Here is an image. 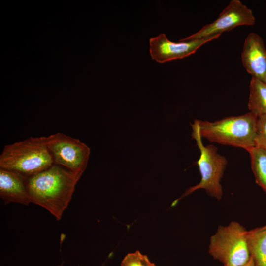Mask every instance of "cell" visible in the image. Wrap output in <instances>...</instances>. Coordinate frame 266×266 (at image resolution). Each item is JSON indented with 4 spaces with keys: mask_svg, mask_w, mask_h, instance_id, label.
<instances>
[{
    "mask_svg": "<svg viewBox=\"0 0 266 266\" xmlns=\"http://www.w3.org/2000/svg\"><path fill=\"white\" fill-rule=\"evenodd\" d=\"M81 176L54 164L39 173L28 177L31 202L47 209L57 220H60Z\"/></svg>",
    "mask_w": 266,
    "mask_h": 266,
    "instance_id": "1",
    "label": "cell"
},
{
    "mask_svg": "<svg viewBox=\"0 0 266 266\" xmlns=\"http://www.w3.org/2000/svg\"><path fill=\"white\" fill-rule=\"evenodd\" d=\"M54 164L44 136L30 137L5 145L0 155V168L29 177Z\"/></svg>",
    "mask_w": 266,
    "mask_h": 266,
    "instance_id": "2",
    "label": "cell"
},
{
    "mask_svg": "<svg viewBox=\"0 0 266 266\" xmlns=\"http://www.w3.org/2000/svg\"><path fill=\"white\" fill-rule=\"evenodd\" d=\"M258 116L252 112L214 122L197 120L201 137L248 151L255 146Z\"/></svg>",
    "mask_w": 266,
    "mask_h": 266,
    "instance_id": "3",
    "label": "cell"
},
{
    "mask_svg": "<svg viewBox=\"0 0 266 266\" xmlns=\"http://www.w3.org/2000/svg\"><path fill=\"white\" fill-rule=\"evenodd\" d=\"M191 126L192 138L196 141L200 153L197 165L201 178L199 183L187 189L175 202L200 189L205 190L210 196L220 200L223 195L220 181L228 163L227 159L217 152V148L215 146H204L197 120L191 124Z\"/></svg>",
    "mask_w": 266,
    "mask_h": 266,
    "instance_id": "4",
    "label": "cell"
},
{
    "mask_svg": "<svg viewBox=\"0 0 266 266\" xmlns=\"http://www.w3.org/2000/svg\"><path fill=\"white\" fill-rule=\"evenodd\" d=\"M247 233L245 228L235 221L219 226L210 238L208 253L225 266H242L250 257Z\"/></svg>",
    "mask_w": 266,
    "mask_h": 266,
    "instance_id": "5",
    "label": "cell"
},
{
    "mask_svg": "<svg viewBox=\"0 0 266 266\" xmlns=\"http://www.w3.org/2000/svg\"><path fill=\"white\" fill-rule=\"evenodd\" d=\"M44 138L54 164L82 175L90 154V149L85 143L59 132Z\"/></svg>",
    "mask_w": 266,
    "mask_h": 266,
    "instance_id": "6",
    "label": "cell"
},
{
    "mask_svg": "<svg viewBox=\"0 0 266 266\" xmlns=\"http://www.w3.org/2000/svg\"><path fill=\"white\" fill-rule=\"evenodd\" d=\"M256 19L251 9L239 0H232L213 22L203 26L199 31L179 41H189L221 34L240 26H253Z\"/></svg>",
    "mask_w": 266,
    "mask_h": 266,
    "instance_id": "7",
    "label": "cell"
},
{
    "mask_svg": "<svg viewBox=\"0 0 266 266\" xmlns=\"http://www.w3.org/2000/svg\"><path fill=\"white\" fill-rule=\"evenodd\" d=\"M217 34L204 38L174 42L161 33L149 39V52L152 59L160 63L181 59L194 54L204 44L220 37Z\"/></svg>",
    "mask_w": 266,
    "mask_h": 266,
    "instance_id": "8",
    "label": "cell"
},
{
    "mask_svg": "<svg viewBox=\"0 0 266 266\" xmlns=\"http://www.w3.org/2000/svg\"><path fill=\"white\" fill-rule=\"evenodd\" d=\"M241 61L252 77L266 83V49L262 38L251 32L244 40Z\"/></svg>",
    "mask_w": 266,
    "mask_h": 266,
    "instance_id": "9",
    "label": "cell"
},
{
    "mask_svg": "<svg viewBox=\"0 0 266 266\" xmlns=\"http://www.w3.org/2000/svg\"><path fill=\"white\" fill-rule=\"evenodd\" d=\"M28 177L0 168V197L5 204L14 202L28 205L31 202Z\"/></svg>",
    "mask_w": 266,
    "mask_h": 266,
    "instance_id": "10",
    "label": "cell"
},
{
    "mask_svg": "<svg viewBox=\"0 0 266 266\" xmlns=\"http://www.w3.org/2000/svg\"><path fill=\"white\" fill-rule=\"evenodd\" d=\"M247 242L255 266H266V225L247 231Z\"/></svg>",
    "mask_w": 266,
    "mask_h": 266,
    "instance_id": "11",
    "label": "cell"
},
{
    "mask_svg": "<svg viewBox=\"0 0 266 266\" xmlns=\"http://www.w3.org/2000/svg\"><path fill=\"white\" fill-rule=\"evenodd\" d=\"M248 107L258 117L266 114V83L252 77L249 85Z\"/></svg>",
    "mask_w": 266,
    "mask_h": 266,
    "instance_id": "12",
    "label": "cell"
},
{
    "mask_svg": "<svg viewBox=\"0 0 266 266\" xmlns=\"http://www.w3.org/2000/svg\"><path fill=\"white\" fill-rule=\"evenodd\" d=\"M256 183L266 193V151L254 146L247 151Z\"/></svg>",
    "mask_w": 266,
    "mask_h": 266,
    "instance_id": "13",
    "label": "cell"
},
{
    "mask_svg": "<svg viewBox=\"0 0 266 266\" xmlns=\"http://www.w3.org/2000/svg\"><path fill=\"white\" fill-rule=\"evenodd\" d=\"M121 266H156L148 257L137 251L128 254L122 260Z\"/></svg>",
    "mask_w": 266,
    "mask_h": 266,
    "instance_id": "14",
    "label": "cell"
},
{
    "mask_svg": "<svg viewBox=\"0 0 266 266\" xmlns=\"http://www.w3.org/2000/svg\"><path fill=\"white\" fill-rule=\"evenodd\" d=\"M255 146L266 151V114L258 117Z\"/></svg>",
    "mask_w": 266,
    "mask_h": 266,
    "instance_id": "15",
    "label": "cell"
},
{
    "mask_svg": "<svg viewBox=\"0 0 266 266\" xmlns=\"http://www.w3.org/2000/svg\"><path fill=\"white\" fill-rule=\"evenodd\" d=\"M242 266H255L252 258L250 256L248 261Z\"/></svg>",
    "mask_w": 266,
    "mask_h": 266,
    "instance_id": "16",
    "label": "cell"
}]
</instances>
